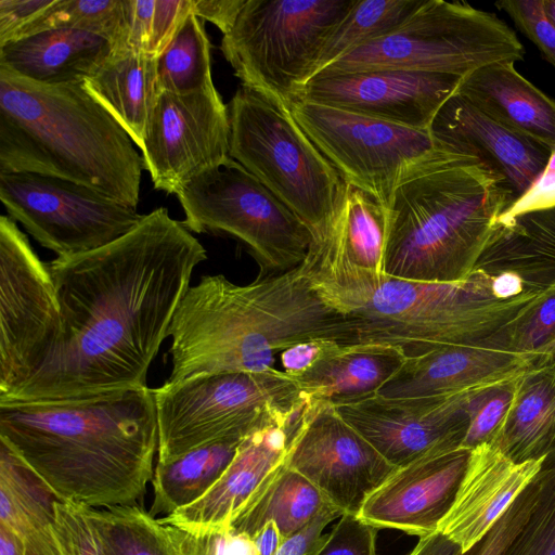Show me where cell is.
<instances>
[{
  "mask_svg": "<svg viewBox=\"0 0 555 555\" xmlns=\"http://www.w3.org/2000/svg\"><path fill=\"white\" fill-rule=\"evenodd\" d=\"M207 253L159 207L126 235L48 264L63 334L47 364L0 404L87 399L147 387V372Z\"/></svg>",
  "mask_w": 555,
  "mask_h": 555,
  "instance_id": "obj_1",
  "label": "cell"
},
{
  "mask_svg": "<svg viewBox=\"0 0 555 555\" xmlns=\"http://www.w3.org/2000/svg\"><path fill=\"white\" fill-rule=\"evenodd\" d=\"M0 440L59 501L137 505L158 451L154 389L0 404Z\"/></svg>",
  "mask_w": 555,
  "mask_h": 555,
  "instance_id": "obj_2",
  "label": "cell"
},
{
  "mask_svg": "<svg viewBox=\"0 0 555 555\" xmlns=\"http://www.w3.org/2000/svg\"><path fill=\"white\" fill-rule=\"evenodd\" d=\"M166 385L211 374L274 369L276 356L310 339L349 344L350 319L331 306L299 266L238 285L222 274L190 286L168 330Z\"/></svg>",
  "mask_w": 555,
  "mask_h": 555,
  "instance_id": "obj_3",
  "label": "cell"
},
{
  "mask_svg": "<svg viewBox=\"0 0 555 555\" xmlns=\"http://www.w3.org/2000/svg\"><path fill=\"white\" fill-rule=\"evenodd\" d=\"M143 169L129 134L82 82L40 83L0 67V173L65 179L137 208Z\"/></svg>",
  "mask_w": 555,
  "mask_h": 555,
  "instance_id": "obj_4",
  "label": "cell"
},
{
  "mask_svg": "<svg viewBox=\"0 0 555 555\" xmlns=\"http://www.w3.org/2000/svg\"><path fill=\"white\" fill-rule=\"evenodd\" d=\"M513 203L499 175L455 151L392 194L386 208L385 274L420 282L465 280Z\"/></svg>",
  "mask_w": 555,
  "mask_h": 555,
  "instance_id": "obj_5",
  "label": "cell"
},
{
  "mask_svg": "<svg viewBox=\"0 0 555 555\" xmlns=\"http://www.w3.org/2000/svg\"><path fill=\"white\" fill-rule=\"evenodd\" d=\"M532 298H506L494 279L478 271L459 282L386 275L367 302L348 315L352 323L349 344H387L408 358L444 346L480 343Z\"/></svg>",
  "mask_w": 555,
  "mask_h": 555,
  "instance_id": "obj_6",
  "label": "cell"
},
{
  "mask_svg": "<svg viewBox=\"0 0 555 555\" xmlns=\"http://www.w3.org/2000/svg\"><path fill=\"white\" fill-rule=\"evenodd\" d=\"M229 155L287 205L312 241L338 214L347 184L276 96L241 85L228 104Z\"/></svg>",
  "mask_w": 555,
  "mask_h": 555,
  "instance_id": "obj_7",
  "label": "cell"
},
{
  "mask_svg": "<svg viewBox=\"0 0 555 555\" xmlns=\"http://www.w3.org/2000/svg\"><path fill=\"white\" fill-rule=\"evenodd\" d=\"M158 462L272 424L296 425L308 399L282 370L201 375L154 388Z\"/></svg>",
  "mask_w": 555,
  "mask_h": 555,
  "instance_id": "obj_8",
  "label": "cell"
},
{
  "mask_svg": "<svg viewBox=\"0 0 555 555\" xmlns=\"http://www.w3.org/2000/svg\"><path fill=\"white\" fill-rule=\"evenodd\" d=\"M524 55L515 31L495 14L465 2L424 0L399 27L317 75L397 69L464 77L487 64L515 63Z\"/></svg>",
  "mask_w": 555,
  "mask_h": 555,
  "instance_id": "obj_9",
  "label": "cell"
},
{
  "mask_svg": "<svg viewBox=\"0 0 555 555\" xmlns=\"http://www.w3.org/2000/svg\"><path fill=\"white\" fill-rule=\"evenodd\" d=\"M357 0H245L221 51L241 85L287 105L314 76L327 37Z\"/></svg>",
  "mask_w": 555,
  "mask_h": 555,
  "instance_id": "obj_10",
  "label": "cell"
},
{
  "mask_svg": "<svg viewBox=\"0 0 555 555\" xmlns=\"http://www.w3.org/2000/svg\"><path fill=\"white\" fill-rule=\"evenodd\" d=\"M185 228L242 241L261 272L298 267L312 242L308 225L240 163L229 157L178 193Z\"/></svg>",
  "mask_w": 555,
  "mask_h": 555,
  "instance_id": "obj_11",
  "label": "cell"
},
{
  "mask_svg": "<svg viewBox=\"0 0 555 555\" xmlns=\"http://www.w3.org/2000/svg\"><path fill=\"white\" fill-rule=\"evenodd\" d=\"M300 127L340 173L387 208L402 183L449 159L454 150L414 129L305 101L288 104Z\"/></svg>",
  "mask_w": 555,
  "mask_h": 555,
  "instance_id": "obj_12",
  "label": "cell"
},
{
  "mask_svg": "<svg viewBox=\"0 0 555 555\" xmlns=\"http://www.w3.org/2000/svg\"><path fill=\"white\" fill-rule=\"evenodd\" d=\"M63 334L48 264L9 216L0 218V400L33 379L55 354Z\"/></svg>",
  "mask_w": 555,
  "mask_h": 555,
  "instance_id": "obj_13",
  "label": "cell"
},
{
  "mask_svg": "<svg viewBox=\"0 0 555 555\" xmlns=\"http://www.w3.org/2000/svg\"><path fill=\"white\" fill-rule=\"evenodd\" d=\"M0 199L9 217L57 257L108 245L144 216L86 185L30 172L0 173Z\"/></svg>",
  "mask_w": 555,
  "mask_h": 555,
  "instance_id": "obj_14",
  "label": "cell"
},
{
  "mask_svg": "<svg viewBox=\"0 0 555 555\" xmlns=\"http://www.w3.org/2000/svg\"><path fill=\"white\" fill-rule=\"evenodd\" d=\"M387 210L365 192L348 185L332 224L311 242L302 274L337 311L349 315L372 297L385 279Z\"/></svg>",
  "mask_w": 555,
  "mask_h": 555,
  "instance_id": "obj_15",
  "label": "cell"
},
{
  "mask_svg": "<svg viewBox=\"0 0 555 555\" xmlns=\"http://www.w3.org/2000/svg\"><path fill=\"white\" fill-rule=\"evenodd\" d=\"M286 464L343 515L358 516L367 496L397 468L330 401L308 399L291 437Z\"/></svg>",
  "mask_w": 555,
  "mask_h": 555,
  "instance_id": "obj_16",
  "label": "cell"
},
{
  "mask_svg": "<svg viewBox=\"0 0 555 555\" xmlns=\"http://www.w3.org/2000/svg\"><path fill=\"white\" fill-rule=\"evenodd\" d=\"M229 147L228 105L215 86L158 94L141 149L154 189L177 195L192 179L225 162Z\"/></svg>",
  "mask_w": 555,
  "mask_h": 555,
  "instance_id": "obj_17",
  "label": "cell"
},
{
  "mask_svg": "<svg viewBox=\"0 0 555 555\" xmlns=\"http://www.w3.org/2000/svg\"><path fill=\"white\" fill-rule=\"evenodd\" d=\"M472 391L447 397L375 393L332 403L390 464L400 467L430 451L462 447Z\"/></svg>",
  "mask_w": 555,
  "mask_h": 555,
  "instance_id": "obj_18",
  "label": "cell"
},
{
  "mask_svg": "<svg viewBox=\"0 0 555 555\" xmlns=\"http://www.w3.org/2000/svg\"><path fill=\"white\" fill-rule=\"evenodd\" d=\"M463 77L425 72L376 69L317 75L295 101H305L414 129L433 119Z\"/></svg>",
  "mask_w": 555,
  "mask_h": 555,
  "instance_id": "obj_19",
  "label": "cell"
},
{
  "mask_svg": "<svg viewBox=\"0 0 555 555\" xmlns=\"http://www.w3.org/2000/svg\"><path fill=\"white\" fill-rule=\"evenodd\" d=\"M472 450L439 449L397 467L363 503L358 516L379 528L420 538L438 531L450 512Z\"/></svg>",
  "mask_w": 555,
  "mask_h": 555,
  "instance_id": "obj_20",
  "label": "cell"
},
{
  "mask_svg": "<svg viewBox=\"0 0 555 555\" xmlns=\"http://www.w3.org/2000/svg\"><path fill=\"white\" fill-rule=\"evenodd\" d=\"M429 132L448 149L483 162L505 181L514 203L542 175L552 154L548 146L499 124L456 92L440 107Z\"/></svg>",
  "mask_w": 555,
  "mask_h": 555,
  "instance_id": "obj_21",
  "label": "cell"
},
{
  "mask_svg": "<svg viewBox=\"0 0 555 555\" xmlns=\"http://www.w3.org/2000/svg\"><path fill=\"white\" fill-rule=\"evenodd\" d=\"M535 360L485 341L440 347L408 357L377 392L387 397H447L517 376L539 366Z\"/></svg>",
  "mask_w": 555,
  "mask_h": 555,
  "instance_id": "obj_22",
  "label": "cell"
},
{
  "mask_svg": "<svg viewBox=\"0 0 555 555\" xmlns=\"http://www.w3.org/2000/svg\"><path fill=\"white\" fill-rule=\"evenodd\" d=\"M298 423L272 424L246 437L221 477L201 499L159 520L192 531L230 528L258 487L285 461Z\"/></svg>",
  "mask_w": 555,
  "mask_h": 555,
  "instance_id": "obj_23",
  "label": "cell"
},
{
  "mask_svg": "<svg viewBox=\"0 0 555 555\" xmlns=\"http://www.w3.org/2000/svg\"><path fill=\"white\" fill-rule=\"evenodd\" d=\"M541 460L513 463L491 444L472 450L454 503L438 530L467 551L538 473Z\"/></svg>",
  "mask_w": 555,
  "mask_h": 555,
  "instance_id": "obj_24",
  "label": "cell"
},
{
  "mask_svg": "<svg viewBox=\"0 0 555 555\" xmlns=\"http://www.w3.org/2000/svg\"><path fill=\"white\" fill-rule=\"evenodd\" d=\"M473 271L504 279L517 295L555 285V207L500 217Z\"/></svg>",
  "mask_w": 555,
  "mask_h": 555,
  "instance_id": "obj_25",
  "label": "cell"
},
{
  "mask_svg": "<svg viewBox=\"0 0 555 555\" xmlns=\"http://www.w3.org/2000/svg\"><path fill=\"white\" fill-rule=\"evenodd\" d=\"M499 124L555 149V100L515 68L494 62L464 76L455 90Z\"/></svg>",
  "mask_w": 555,
  "mask_h": 555,
  "instance_id": "obj_26",
  "label": "cell"
},
{
  "mask_svg": "<svg viewBox=\"0 0 555 555\" xmlns=\"http://www.w3.org/2000/svg\"><path fill=\"white\" fill-rule=\"evenodd\" d=\"M111 52V42L101 36L51 29L1 46L0 67L40 83L82 82Z\"/></svg>",
  "mask_w": 555,
  "mask_h": 555,
  "instance_id": "obj_27",
  "label": "cell"
},
{
  "mask_svg": "<svg viewBox=\"0 0 555 555\" xmlns=\"http://www.w3.org/2000/svg\"><path fill=\"white\" fill-rule=\"evenodd\" d=\"M85 90L143 146L149 119L158 96L156 57L113 51L82 81Z\"/></svg>",
  "mask_w": 555,
  "mask_h": 555,
  "instance_id": "obj_28",
  "label": "cell"
},
{
  "mask_svg": "<svg viewBox=\"0 0 555 555\" xmlns=\"http://www.w3.org/2000/svg\"><path fill=\"white\" fill-rule=\"evenodd\" d=\"M405 359L400 348L387 344H341L296 382L307 399L333 403L357 400L379 392Z\"/></svg>",
  "mask_w": 555,
  "mask_h": 555,
  "instance_id": "obj_29",
  "label": "cell"
},
{
  "mask_svg": "<svg viewBox=\"0 0 555 555\" xmlns=\"http://www.w3.org/2000/svg\"><path fill=\"white\" fill-rule=\"evenodd\" d=\"M491 446L516 464L541 460L555 448V357L519 375L509 411Z\"/></svg>",
  "mask_w": 555,
  "mask_h": 555,
  "instance_id": "obj_30",
  "label": "cell"
},
{
  "mask_svg": "<svg viewBox=\"0 0 555 555\" xmlns=\"http://www.w3.org/2000/svg\"><path fill=\"white\" fill-rule=\"evenodd\" d=\"M331 506L308 479L284 461L258 487L230 528L253 538L264 524L274 521L284 540Z\"/></svg>",
  "mask_w": 555,
  "mask_h": 555,
  "instance_id": "obj_31",
  "label": "cell"
},
{
  "mask_svg": "<svg viewBox=\"0 0 555 555\" xmlns=\"http://www.w3.org/2000/svg\"><path fill=\"white\" fill-rule=\"evenodd\" d=\"M243 440H222L167 462L157 461L149 513L167 517L201 499L230 465Z\"/></svg>",
  "mask_w": 555,
  "mask_h": 555,
  "instance_id": "obj_32",
  "label": "cell"
},
{
  "mask_svg": "<svg viewBox=\"0 0 555 555\" xmlns=\"http://www.w3.org/2000/svg\"><path fill=\"white\" fill-rule=\"evenodd\" d=\"M55 501L41 480L0 440V526L24 542H55Z\"/></svg>",
  "mask_w": 555,
  "mask_h": 555,
  "instance_id": "obj_33",
  "label": "cell"
},
{
  "mask_svg": "<svg viewBox=\"0 0 555 555\" xmlns=\"http://www.w3.org/2000/svg\"><path fill=\"white\" fill-rule=\"evenodd\" d=\"M85 512L101 555H178L164 524L138 505Z\"/></svg>",
  "mask_w": 555,
  "mask_h": 555,
  "instance_id": "obj_34",
  "label": "cell"
},
{
  "mask_svg": "<svg viewBox=\"0 0 555 555\" xmlns=\"http://www.w3.org/2000/svg\"><path fill=\"white\" fill-rule=\"evenodd\" d=\"M210 48L204 21L190 13L156 57L158 93L184 94L215 86Z\"/></svg>",
  "mask_w": 555,
  "mask_h": 555,
  "instance_id": "obj_35",
  "label": "cell"
},
{
  "mask_svg": "<svg viewBox=\"0 0 555 555\" xmlns=\"http://www.w3.org/2000/svg\"><path fill=\"white\" fill-rule=\"evenodd\" d=\"M423 2L424 0H357L324 42L314 76L346 53L399 27Z\"/></svg>",
  "mask_w": 555,
  "mask_h": 555,
  "instance_id": "obj_36",
  "label": "cell"
},
{
  "mask_svg": "<svg viewBox=\"0 0 555 555\" xmlns=\"http://www.w3.org/2000/svg\"><path fill=\"white\" fill-rule=\"evenodd\" d=\"M543 364L555 357V285L532 298L512 320L483 340Z\"/></svg>",
  "mask_w": 555,
  "mask_h": 555,
  "instance_id": "obj_37",
  "label": "cell"
},
{
  "mask_svg": "<svg viewBox=\"0 0 555 555\" xmlns=\"http://www.w3.org/2000/svg\"><path fill=\"white\" fill-rule=\"evenodd\" d=\"M122 16L124 0H54L33 25L28 36L70 28L101 36L113 47L120 34Z\"/></svg>",
  "mask_w": 555,
  "mask_h": 555,
  "instance_id": "obj_38",
  "label": "cell"
},
{
  "mask_svg": "<svg viewBox=\"0 0 555 555\" xmlns=\"http://www.w3.org/2000/svg\"><path fill=\"white\" fill-rule=\"evenodd\" d=\"M535 479V503L503 555H555V448L542 459Z\"/></svg>",
  "mask_w": 555,
  "mask_h": 555,
  "instance_id": "obj_39",
  "label": "cell"
},
{
  "mask_svg": "<svg viewBox=\"0 0 555 555\" xmlns=\"http://www.w3.org/2000/svg\"><path fill=\"white\" fill-rule=\"evenodd\" d=\"M519 375L473 389L468 406L469 426L463 448L474 450L494 441L509 411Z\"/></svg>",
  "mask_w": 555,
  "mask_h": 555,
  "instance_id": "obj_40",
  "label": "cell"
},
{
  "mask_svg": "<svg viewBox=\"0 0 555 555\" xmlns=\"http://www.w3.org/2000/svg\"><path fill=\"white\" fill-rule=\"evenodd\" d=\"M163 524L178 555H259L254 540L232 528L192 531Z\"/></svg>",
  "mask_w": 555,
  "mask_h": 555,
  "instance_id": "obj_41",
  "label": "cell"
},
{
  "mask_svg": "<svg viewBox=\"0 0 555 555\" xmlns=\"http://www.w3.org/2000/svg\"><path fill=\"white\" fill-rule=\"evenodd\" d=\"M537 495L538 481L534 476L487 534L470 548L461 552L459 555H503L526 522L535 503Z\"/></svg>",
  "mask_w": 555,
  "mask_h": 555,
  "instance_id": "obj_42",
  "label": "cell"
},
{
  "mask_svg": "<svg viewBox=\"0 0 555 555\" xmlns=\"http://www.w3.org/2000/svg\"><path fill=\"white\" fill-rule=\"evenodd\" d=\"M53 532L60 555H101L83 506L56 500Z\"/></svg>",
  "mask_w": 555,
  "mask_h": 555,
  "instance_id": "obj_43",
  "label": "cell"
},
{
  "mask_svg": "<svg viewBox=\"0 0 555 555\" xmlns=\"http://www.w3.org/2000/svg\"><path fill=\"white\" fill-rule=\"evenodd\" d=\"M495 5L512 18L555 67V26L545 14L544 0H501Z\"/></svg>",
  "mask_w": 555,
  "mask_h": 555,
  "instance_id": "obj_44",
  "label": "cell"
},
{
  "mask_svg": "<svg viewBox=\"0 0 555 555\" xmlns=\"http://www.w3.org/2000/svg\"><path fill=\"white\" fill-rule=\"evenodd\" d=\"M377 528L359 516L345 514L327 533L317 555H377Z\"/></svg>",
  "mask_w": 555,
  "mask_h": 555,
  "instance_id": "obj_45",
  "label": "cell"
},
{
  "mask_svg": "<svg viewBox=\"0 0 555 555\" xmlns=\"http://www.w3.org/2000/svg\"><path fill=\"white\" fill-rule=\"evenodd\" d=\"M54 0H0V47L27 36Z\"/></svg>",
  "mask_w": 555,
  "mask_h": 555,
  "instance_id": "obj_46",
  "label": "cell"
},
{
  "mask_svg": "<svg viewBox=\"0 0 555 555\" xmlns=\"http://www.w3.org/2000/svg\"><path fill=\"white\" fill-rule=\"evenodd\" d=\"M341 344L335 339H310L293 345L279 356L282 371L297 380L333 354Z\"/></svg>",
  "mask_w": 555,
  "mask_h": 555,
  "instance_id": "obj_47",
  "label": "cell"
},
{
  "mask_svg": "<svg viewBox=\"0 0 555 555\" xmlns=\"http://www.w3.org/2000/svg\"><path fill=\"white\" fill-rule=\"evenodd\" d=\"M343 513L331 506L321 512L308 525L284 539L274 555H317L327 540L323 529Z\"/></svg>",
  "mask_w": 555,
  "mask_h": 555,
  "instance_id": "obj_48",
  "label": "cell"
},
{
  "mask_svg": "<svg viewBox=\"0 0 555 555\" xmlns=\"http://www.w3.org/2000/svg\"><path fill=\"white\" fill-rule=\"evenodd\" d=\"M555 207V149L548 163L533 185L518 198L501 217Z\"/></svg>",
  "mask_w": 555,
  "mask_h": 555,
  "instance_id": "obj_49",
  "label": "cell"
},
{
  "mask_svg": "<svg viewBox=\"0 0 555 555\" xmlns=\"http://www.w3.org/2000/svg\"><path fill=\"white\" fill-rule=\"evenodd\" d=\"M192 13L203 21H209L225 35L245 3V0H191Z\"/></svg>",
  "mask_w": 555,
  "mask_h": 555,
  "instance_id": "obj_50",
  "label": "cell"
},
{
  "mask_svg": "<svg viewBox=\"0 0 555 555\" xmlns=\"http://www.w3.org/2000/svg\"><path fill=\"white\" fill-rule=\"evenodd\" d=\"M462 548L439 530L420 538L409 555H459Z\"/></svg>",
  "mask_w": 555,
  "mask_h": 555,
  "instance_id": "obj_51",
  "label": "cell"
},
{
  "mask_svg": "<svg viewBox=\"0 0 555 555\" xmlns=\"http://www.w3.org/2000/svg\"><path fill=\"white\" fill-rule=\"evenodd\" d=\"M251 539L256 544L259 555H274L283 541L274 521L264 524Z\"/></svg>",
  "mask_w": 555,
  "mask_h": 555,
  "instance_id": "obj_52",
  "label": "cell"
},
{
  "mask_svg": "<svg viewBox=\"0 0 555 555\" xmlns=\"http://www.w3.org/2000/svg\"><path fill=\"white\" fill-rule=\"evenodd\" d=\"M25 543L12 531L0 526V555H24Z\"/></svg>",
  "mask_w": 555,
  "mask_h": 555,
  "instance_id": "obj_53",
  "label": "cell"
},
{
  "mask_svg": "<svg viewBox=\"0 0 555 555\" xmlns=\"http://www.w3.org/2000/svg\"><path fill=\"white\" fill-rule=\"evenodd\" d=\"M25 543L24 555H60L56 542H46L40 540H28Z\"/></svg>",
  "mask_w": 555,
  "mask_h": 555,
  "instance_id": "obj_54",
  "label": "cell"
},
{
  "mask_svg": "<svg viewBox=\"0 0 555 555\" xmlns=\"http://www.w3.org/2000/svg\"><path fill=\"white\" fill-rule=\"evenodd\" d=\"M544 11L555 26V0H544Z\"/></svg>",
  "mask_w": 555,
  "mask_h": 555,
  "instance_id": "obj_55",
  "label": "cell"
}]
</instances>
